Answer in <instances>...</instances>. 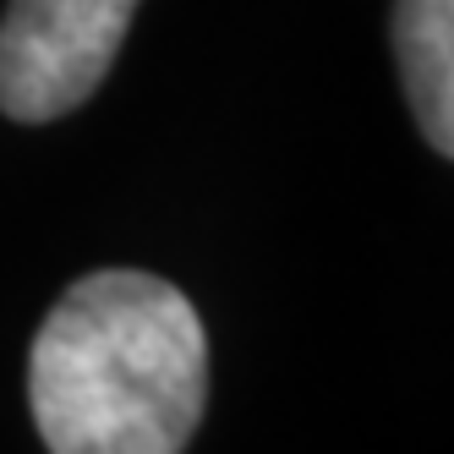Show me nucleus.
Segmentation results:
<instances>
[{
	"label": "nucleus",
	"mask_w": 454,
	"mask_h": 454,
	"mask_svg": "<svg viewBox=\"0 0 454 454\" xmlns=\"http://www.w3.org/2000/svg\"><path fill=\"white\" fill-rule=\"evenodd\" d=\"M50 454H181L208 405V334L186 290L143 269L82 274L27 350Z\"/></svg>",
	"instance_id": "obj_1"
},
{
	"label": "nucleus",
	"mask_w": 454,
	"mask_h": 454,
	"mask_svg": "<svg viewBox=\"0 0 454 454\" xmlns=\"http://www.w3.org/2000/svg\"><path fill=\"white\" fill-rule=\"evenodd\" d=\"M137 0H6L0 17V110L44 126L93 99L126 44Z\"/></svg>",
	"instance_id": "obj_2"
},
{
	"label": "nucleus",
	"mask_w": 454,
	"mask_h": 454,
	"mask_svg": "<svg viewBox=\"0 0 454 454\" xmlns=\"http://www.w3.org/2000/svg\"><path fill=\"white\" fill-rule=\"evenodd\" d=\"M395 50L433 153H454V0H395Z\"/></svg>",
	"instance_id": "obj_3"
}]
</instances>
